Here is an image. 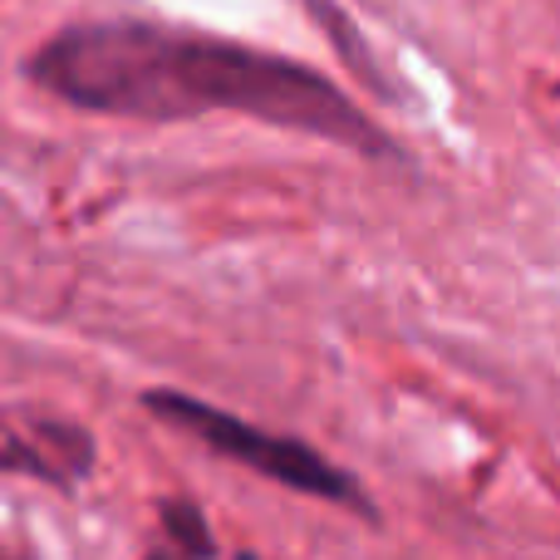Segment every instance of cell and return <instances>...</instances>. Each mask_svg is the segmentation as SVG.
Returning a JSON list of instances; mask_svg holds the SVG:
<instances>
[{
  "instance_id": "cell-1",
  "label": "cell",
  "mask_w": 560,
  "mask_h": 560,
  "mask_svg": "<svg viewBox=\"0 0 560 560\" xmlns=\"http://www.w3.org/2000/svg\"><path fill=\"white\" fill-rule=\"evenodd\" d=\"M45 94L89 114L197 118L246 114L276 128L329 138L364 158H398L388 133L325 74L285 55L153 25V20H89L49 35L25 59Z\"/></svg>"
},
{
  "instance_id": "cell-2",
  "label": "cell",
  "mask_w": 560,
  "mask_h": 560,
  "mask_svg": "<svg viewBox=\"0 0 560 560\" xmlns=\"http://www.w3.org/2000/svg\"><path fill=\"white\" fill-rule=\"evenodd\" d=\"M163 423H177L183 433L202 438L212 453L232 457V463L252 467V472L271 477V482L290 487V492H305V497H319V502H335V506H349L359 516H374V502L359 492V482L349 472H339L335 463L315 453L310 443L300 438H280V433H266V428H252L242 423L236 413H222V408L202 404V398H187V394H173V388H158V394L143 398Z\"/></svg>"
},
{
  "instance_id": "cell-3",
  "label": "cell",
  "mask_w": 560,
  "mask_h": 560,
  "mask_svg": "<svg viewBox=\"0 0 560 560\" xmlns=\"http://www.w3.org/2000/svg\"><path fill=\"white\" fill-rule=\"evenodd\" d=\"M89 467H94V438L79 423L35 418L30 428H15L0 413V472L39 477V482H55L69 492L89 477Z\"/></svg>"
},
{
  "instance_id": "cell-4",
  "label": "cell",
  "mask_w": 560,
  "mask_h": 560,
  "mask_svg": "<svg viewBox=\"0 0 560 560\" xmlns=\"http://www.w3.org/2000/svg\"><path fill=\"white\" fill-rule=\"evenodd\" d=\"M310 5H315V15H319V20H325V25H329V30H335V45H339V49H345V59H349V65H354V69H359V74H364V79H374V59H369V55H364V49H359V45H354V35H349V25H339L335 5H325V0H310ZM374 84H378V79H374ZM378 89H384V84H378Z\"/></svg>"
}]
</instances>
